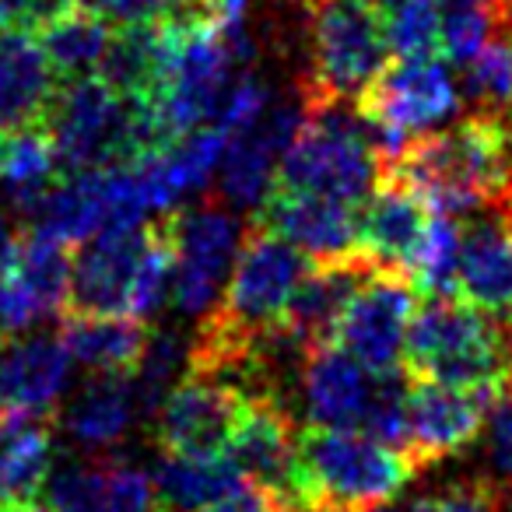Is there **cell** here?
Here are the masks:
<instances>
[{
	"mask_svg": "<svg viewBox=\"0 0 512 512\" xmlns=\"http://www.w3.org/2000/svg\"><path fill=\"white\" fill-rule=\"evenodd\" d=\"M253 64V43L242 29H218L200 11L158 22V60L141 109L155 144H169L218 116L232 81Z\"/></svg>",
	"mask_w": 512,
	"mask_h": 512,
	"instance_id": "obj_1",
	"label": "cell"
},
{
	"mask_svg": "<svg viewBox=\"0 0 512 512\" xmlns=\"http://www.w3.org/2000/svg\"><path fill=\"white\" fill-rule=\"evenodd\" d=\"M379 169H393L418 190L428 211L460 214L502 207L512 193V123L470 113L432 134H421L404 155Z\"/></svg>",
	"mask_w": 512,
	"mask_h": 512,
	"instance_id": "obj_2",
	"label": "cell"
},
{
	"mask_svg": "<svg viewBox=\"0 0 512 512\" xmlns=\"http://www.w3.org/2000/svg\"><path fill=\"white\" fill-rule=\"evenodd\" d=\"M172 288V242L165 221H130L95 232L71 256L67 313L151 320Z\"/></svg>",
	"mask_w": 512,
	"mask_h": 512,
	"instance_id": "obj_3",
	"label": "cell"
},
{
	"mask_svg": "<svg viewBox=\"0 0 512 512\" xmlns=\"http://www.w3.org/2000/svg\"><path fill=\"white\" fill-rule=\"evenodd\" d=\"M421 467L411 453L393 449L355 428H302L299 432V509L362 512L393 502Z\"/></svg>",
	"mask_w": 512,
	"mask_h": 512,
	"instance_id": "obj_4",
	"label": "cell"
},
{
	"mask_svg": "<svg viewBox=\"0 0 512 512\" xmlns=\"http://www.w3.org/2000/svg\"><path fill=\"white\" fill-rule=\"evenodd\" d=\"M404 369L411 379L498 390L512 379L509 330L456 295H432L407 330Z\"/></svg>",
	"mask_w": 512,
	"mask_h": 512,
	"instance_id": "obj_5",
	"label": "cell"
},
{
	"mask_svg": "<svg viewBox=\"0 0 512 512\" xmlns=\"http://www.w3.org/2000/svg\"><path fill=\"white\" fill-rule=\"evenodd\" d=\"M46 127L67 172L106 169L155 148L141 102L102 74L64 81L50 102Z\"/></svg>",
	"mask_w": 512,
	"mask_h": 512,
	"instance_id": "obj_6",
	"label": "cell"
},
{
	"mask_svg": "<svg viewBox=\"0 0 512 512\" xmlns=\"http://www.w3.org/2000/svg\"><path fill=\"white\" fill-rule=\"evenodd\" d=\"M390 64L379 0H316L309 8V78L302 106H348Z\"/></svg>",
	"mask_w": 512,
	"mask_h": 512,
	"instance_id": "obj_7",
	"label": "cell"
},
{
	"mask_svg": "<svg viewBox=\"0 0 512 512\" xmlns=\"http://www.w3.org/2000/svg\"><path fill=\"white\" fill-rule=\"evenodd\" d=\"M376 179L379 155L362 116H351L344 106H316L306 109L299 134L281 155L274 186L362 207Z\"/></svg>",
	"mask_w": 512,
	"mask_h": 512,
	"instance_id": "obj_8",
	"label": "cell"
},
{
	"mask_svg": "<svg viewBox=\"0 0 512 512\" xmlns=\"http://www.w3.org/2000/svg\"><path fill=\"white\" fill-rule=\"evenodd\" d=\"M456 113H460V88L439 53L397 57L358 95V116L369 127L379 165L397 162L407 144L446 127Z\"/></svg>",
	"mask_w": 512,
	"mask_h": 512,
	"instance_id": "obj_9",
	"label": "cell"
},
{
	"mask_svg": "<svg viewBox=\"0 0 512 512\" xmlns=\"http://www.w3.org/2000/svg\"><path fill=\"white\" fill-rule=\"evenodd\" d=\"M172 242V306L190 320H204L221 302L242 246V225L225 204H197L165 218Z\"/></svg>",
	"mask_w": 512,
	"mask_h": 512,
	"instance_id": "obj_10",
	"label": "cell"
},
{
	"mask_svg": "<svg viewBox=\"0 0 512 512\" xmlns=\"http://www.w3.org/2000/svg\"><path fill=\"white\" fill-rule=\"evenodd\" d=\"M418 288L407 274L369 271L351 299L344 302L330 344L348 351L369 372H400L407 348V330L418 313Z\"/></svg>",
	"mask_w": 512,
	"mask_h": 512,
	"instance_id": "obj_11",
	"label": "cell"
},
{
	"mask_svg": "<svg viewBox=\"0 0 512 512\" xmlns=\"http://www.w3.org/2000/svg\"><path fill=\"white\" fill-rule=\"evenodd\" d=\"M71 253L60 239L29 228L0 249V341L22 337L67 313Z\"/></svg>",
	"mask_w": 512,
	"mask_h": 512,
	"instance_id": "obj_12",
	"label": "cell"
},
{
	"mask_svg": "<svg viewBox=\"0 0 512 512\" xmlns=\"http://www.w3.org/2000/svg\"><path fill=\"white\" fill-rule=\"evenodd\" d=\"M249 397L242 386L204 372H186L155 411V439L162 453L225 456Z\"/></svg>",
	"mask_w": 512,
	"mask_h": 512,
	"instance_id": "obj_13",
	"label": "cell"
},
{
	"mask_svg": "<svg viewBox=\"0 0 512 512\" xmlns=\"http://www.w3.org/2000/svg\"><path fill=\"white\" fill-rule=\"evenodd\" d=\"M225 456L249 484L271 491L285 512L299 509V432L278 393L249 397Z\"/></svg>",
	"mask_w": 512,
	"mask_h": 512,
	"instance_id": "obj_14",
	"label": "cell"
},
{
	"mask_svg": "<svg viewBox=\"0 0 512 512\" xmlns=\"http://www.w3.org/2000/svg\"><path fill=\"white\" fill-rule=\"evenodd\" d=\"M495 390L414 379L407 390V453L421 470L435 460L463 453L481 435Z\"/></svg>",
	"mask_w": 512,
	"mask_h": 512,
	"instance_id": "obj_15",
	"label": "cell"
},
{
	"mask_svg": "<svg viewBox=\"0 0 512 512\" xmlns=\"http://www.w3.org/2000/svg\"><path fill=\"white\" fill-rule=\"evenodd\" d=\"M43 502L53 512H158L151 474L116 453L53 467Z\"/></svg>",
	"mask_w": 512,
	"mask_h": 512,
	"instance_id": "obj_16",
	"label": "cell"
},
{
	"mask_svg": "<svg viewBox=\"0 0 512 512\" xmlns=\"http://www.w3.org/2000/svg\"><path fill=\"white\" fill-rule=\"evenodd\" d=\"M306 106H267V113L246 127L242 134L228 137L225 155L218 165V193L228 207H260L274 190L278 165L292 137L299 134Z\"/></svg>",
	"mask_w": 512,
	"mask_h": 512,
	"instance_id": "obj_17",
	"label": "cell"
},
{
	"mask_svg": "<svg viewBox=\"0 0 512 512\" xmlns=\"http://www.w3.org/2000/svg\"><path fill=\"white\" fill-rule=\"evenodd\" d=\"M428 221H432V211L418 197V190L393 169H379L369 204L358 214V253L376 271L411 274Z\"/></svg>",
	"mask_w": 512,
	"mask_h": 512,
	"instance_id": "obj_18",
	"label": "cell"
},
{
	"mask_svg": "<svg viewBox=\"0 0 512 512\" xmlns=\"http://www.w3.org/2000/svg\"><path fill=\"white\" fill-rule=\"evenodd\" d=\"M260 221L292 242L299 253H306L313 264L362 256L358 253V207L344 200L274 186L260 204Z\"/></svg>",
	"mask_w": 512,
	"mask_h": 512,
	"instance_id": "obj_19",
	"label": "cell"
},
{
	"mask_svg": "<svg viewBox=\"0 0 512 512\" xmlns=\"http://www.w3.org/2000/svg\"><path fill=\"white\" fill-rule=\"evenodd\" d=\"M379 376L337 344H320L302 355L299 390L306 421L316 428H362L376 397Z\"/></svg>",
	"mask_w": 512,
	"mask_h": 512,
	"instance_id": "obj_20",
	"label": "cell"
},
{
	"mask_svg": "<svg viewBox=\"0 0 512 512\" xmlns=\"http://www.w3.org/2000/svg\"><path fill=\"white\" fill-rule=\"evenodd\" d=\"M456 299L505 327L512 323V218H505L502 211L463 232Z\"/></svg>",
	"mask_w": 512,
	"mask_h": 512,
	"instance_id": "obj_21",
	"label": "cell"
},
{
	"mask_svg": "<svg viewBox=\"0 0 512 512\" xmlns=\"http://www.w3.org/2000/svg\"><path fill=\"white\" fill-rule=\"evenodd\" d=\"M71 365L60 337L22 334L18 341L0 344V411L46 418L67 393Z\"/></svg>",
	"mask_w": 512,
	"mask_h": 512,
	"instance_id": "obj_22",
	"label": "cell"
},
{
	"mask_svg": "<svg viewBox=\"0 0 512 512\" xmlns=\"http://www.w3.org/2000/svg\"><path fill=\"white\" fill-rule=\"evenodd\" d=\"M144 418L134 372L92 376L64 411V432L85 453H113Z\"/></svg>",
	"mask_w": 512,
	"mask_h": 512,
	"instance_id": "obj_23",
	"label": "cell"
},
{
	"mask_svg": "<svg viewBox=\"0 0 512 512\" xmlns=\"http://www.w3.org/2000/svg\"><path fill=\"white\" fill-rule=\"evenodd\" d=\"M57 81L32 32L0 29V134L43 123L60 88Z\"/></svg>",
	"mask_w": 512,
	"mask_h": 512,
	"instance_id": "obj_24",
	"label": "cell"
},
{
	"mask_svg": "<svg viewBox=\"0 0 512 512\" xmlns=\"http://www.w3.org/2000/svg\"><path fill=\"white\" fill-rule=\"evenodd\" d=\"M53 470V428L39 414L0 411V505L36 502Z\"/></svg>",
	"mask_w": 512,
	"mask_h": 512,
	"instance_id": "obj_25",
	"label": "cell"
},
{
	"mask_svg": "<svg viewBox=\"0 0 512 512\" xmlns=\"http://www.w3.org/2000/svg\"><path fill=\"white\" fill-rule=\"evenodd\" d=\"M60 341L74 365H85L92 376L134 372L148 348V330L130 316H78L67 313L60 323Z\"/></svg>",
	"mask_w": 512,
	"mask_h": 512,
	"instance_id": "obj_26",
	"label": "cell"
},
{
	"mask_svg": "<svg viewBox=\"0 0 512 512\" xmlns=\"http://www.w3.org/2000/svg\"><path fill=\"white\" fill-rule=\"evenodd\" d=\"M246 477L228 456H179L162 453L151 470L158 512H200L204 505L225 498Z\"/></svg>",
	"mask_w": 512,
	"mask_h": 512,
	"instance_id": "obj_27",
	"label": "cell"
},
{
	"mask_svg": "<svg viewBox=\"0 0 512 512\" xmlns=\"http://www.w3.org/2000/svg\"><path fill=\"white\" fill-rule=\"evenodd\" d=\"M60 169L64 165L46 120L0 134V186L11 193L18 211L29 214L32 204L60 179Z\"/></svg>",
	"mask_w": 512,
	"mask_h": 512,
	"instance_id": "obj_28",
	"label": "cell"
},
{
	"mask_svg": "<svg viewBox=\"0 0 512 512\" xmlns=\"http://www.w3.org/2000/svg\"><path fill=\"white\" fill-rule=\"evenodd\" d=\"M113 36V22L95 15L85 4H74L71 11L53 18L36 39L43 46L46 60H50L53 74L60 81H74L85 78V74H99L102 60L113 46Z\"/></svg>",
	"mask_w": 512,
	"mask_h": 512,
	"instance_id": "obj_29",
	"label": "cell"
},
{
	"mask_svg": "<svg viewBox=\"0 0 512 512\" xmlns=\"http://www.w3.org/2000/svg\"><path fill=\"white\" fill-rule=\"evenodd\" d=\"M460 246H463V228L456 225L453 214L432 211L428 232L421 239V249L414 256L411 274L418 292L428 295H456V264H460Z\"/></svg>",
	"mask_w": 512,
	"mask_h": 512,
	"instance_id": "obj_30",
	"label": "cell"
},
{
	"mask_svg": "<svg viewBox=\"0 0 512 512\" xmlns=\"http://www.w3.org/2000/svg\"><path fill=\"white\" fill-rule=\"evenodd\" d=\"M386 46L393 57H432L442 39L439 0H379Z\"/></svg>",
	"mask_w": 512,
	"mask_h": 512,
	"instance_id": "obj_31",
	"label": "cell"
},
{
	"mask_svg": "<svg viewBox=\"0 0 512 512\" xmlns=\"http://www.w3.org/2000/svg\"><path fill=\"white\" fill-rule=\"evenodd\" d=\"M442 4V39L439 53L449 64L467 67L498 32L495 0H439Z\"/></svg>",
	"mask_w": 512,
	"mask_h": 512,
	"instance_id": "obj_32",
	"label": "cell"
},
{
	"mask_svg": "<svg viewBox=\"0 0 512 512\" xmlns=\"http://www.w3.org/2000/svg\"><path fill=\"white\" fill-rule=\"evenodd\" d=\"M484 477L505 495H512V379L495 390L484 414Z\"/></svg>",
	"mask_w": 512,
	"mask_h": 512,
	"instance_id": "obj_33",
	"label": "cell"
},
{
	"mask_svg": "<svg viewBox=\"0 0 512 512\" xmlns=\"http://www.w3.org/2000/svg\"><path fill=\"white\" fill-rule=\"evenodd\" d=\"M407 512H512V495L495 488L488 477H463L414 498Z\"/></svg>",
	"mask_w": 512,
	"mask_h": 512,
	"instance_id": "obj_34",
	"label": "cell"
},
{
	"mask_svg": "<svg viewBox=\"0 0 512 512\" xmlns=\"http://www.w3.org/2000/svg\"><path fill=\"white\" fill-rule=\"evenodd\" d=\"M81 4L92 8L95 15H102L106 22L120 25V29H127V25H155L186 11V0H81Z\"/></svg>",
	"mask_w": 512,
	"mask_h": 512,
	"instance_id": "obj_35",
	"label": "cell"
},
{
	"mask_svg": "<svg viewBox=\"0 0 512 512\" xmlns=\"http://www.w3.org/2000/svg\"><path fill=\"white\" fill-rule=\"evenodd\" d=\"M81 0H0V29H22V32H39L60 18L64 11H71Z\"/></svg>",
	"mask_w": 512,
	"mask_h": 512,
	"instance_id": "obj_36",
	"label": "cell"
},
{
	"mask_svg": "<svg viewBox=\"0 0 512 512\" xmlns=\"http://www.w3.org/2000/svg\"><path fill=\"white\" fill-rule=\"evenodd\" d=\"M200 512H285V509H281L278 498H274L271 491L242 481L235 491H228V495L218 498V502L204 505Z\"/></svg>",
	"mask_w": 512,
	"mask_h": 512,
	"instance_id": "obj_37",
	"label": "cell"
},
{
	"mask_svg": "<svg viewBox=\"0 0 512 512\" xmlns=\"http://www.w3.org/2000/svg\"><path fill=\"white\" fill-rule=\"evenodd\" d=\"M193 4H197L200 15L218 25V29H242L246 8H249V0H193Z\"/></svg>",
	"mask_w": 512,
	"mask_h": 512,
	"instance_id": "obj_38",
	"label": "cell"
},
{
	"mask_svg": "<svg viewBox=\"0 0 512 512\" xmlns=\"http://www.w3.org/2000/svg\"><path fill=\"white\" fill-rule=\"evenodd\" d=\"M11 239H15V235H11V218L4 211H0V249L8 246Z\"/></svg>",
	"mask_w": 512,
	"mask_h": 512,
	"instance_id": "obj_39",
	"label": "cell"
},
{
	"mask_svg": "<svg viewBox=\"0 0 512 512\" xmlns=\"http://www.w3.org/2000/svg\"><path fill=\"white\" fill-rule=\"evenodd\" d=\"M8 512H53L46 502H25V505H11Z\"/></svg>",
	"mask_w": 512,
	"mask_h": 512,
	"instance_id": "obj_40",
	"label": "cell"
},
{
	"mask_svg": "<svg viewBox=\"0 0 512 512\" xmlns=\"http://www.w3.org/2000/svg\"><path fill=\"white\" fill-rule=\"evenodd\" d=\"M362 512H404V509H400V505L383 502V505H372V509H362Z\"/></svg>",
	"mask_w": 512,
	"mask_h": 512,
	"instance_id": "obj_41",
	"label": "cell"
},
{
	"mask_svg": "<svg viewBox=\"0 0 512 512\" xmlns=\"http://www.w3.org/2000/svg\"><path fill=\"white\" fill-rule=\"evenodd\" d=\"M495 211H502L505 218H512V193H509V197H505V204H502V207H495Z\"/></svg>",
	"mask_w": 512,
	"mask_h": 512,
	"instance_id": "obj_42",
	"label": "cell"
},
{
	"mask_svg": "<svg viewBox=\"0 0 512 512\" xmlns=\"http://www.w3.org/2000/svg\"><path fill=\"white\" fill-rule=\"evenodd\" d=\"M505 330H509V362H512V323H509Z\"/></svg>",
	"mask_w": 512,
	"mask_h": 512,
	"instance_id": "obj_43",
	"label": "cell"
},
{
	"mask_svg": "<svg viewBox=\"0 0 512 512\" xmlns=\"http://www.w3.org/2000/svg\"><path fill=\"white\" fill-rule=\"evenodd\" d=\"M0 512H8V509H4V505H0Z\"/></svg>",
	"mask_w": 512,
	"mask_h": 512,
	"instance_id": "obj_44",
	"label": "cell"
}]
</instances>
